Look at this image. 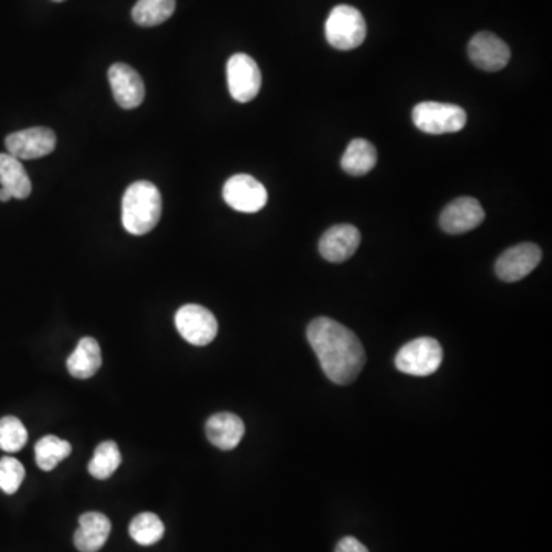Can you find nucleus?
Masks as SVG:
<instances>
[{
	"mask_svg": "<svg viewBox=\"0 0 552 552\" xmlns=\"http://www.w3.org/2000/svg\"><path fill=\"white\" fill-rule=\"evenodd\" d=\"M54 2H63V0H54Z\"/></svg>",
	"mask_w": 552,
	"mask_h": 552,
	"instance_id": "cd10ccee",
	"label": "nucleus"
},
{
	"mask_svg": "<svg viewBox=\"0 0 552 552\" xmlns=\"http://www.w3.org/2000/svg\"><path fill=\"white\" fill-rule=\"evenodd\" d=\"M361 244V234L352 224H338L330 227L319 240V253L330 263H344L350 260Z\"/></svg>",
	"mask_w": 552,
	"mask_h": 552,
	"instance_id": "4468645a",
	"label": "nucleus"
},
{
	"mask_svg": "<svg viewBox=\"0 0 552 552\" xmlns=\"http://www.w3.org/2000/svg\"><path fill=\"white\" fill-rule=\"evenodd\" d=\"M25 479V468L16 457L0 459V490L5 494H14L19 490Z\"/></svg>",
	"mask_w": 552,
	"mask_h": 552,
	"instance_id": "393cba45",
	"label": "nucleus"
},
{
	"mask_svg": "<svg viewBox=\"0 0 552 552\" xmlns=\"http://www.w3.org/2000/svg\"><path fill=\"white\" fill-rule=\"evenodd\" d=\"M260 68L247 54H234L227 62V86L230 96L240 103L252 102L261 89Z\"/></svg>",
	"mask_w": 552,
	"mask_h": 552,
	"instance_id": "0eeeda50",
	"label": "nucleus"
},
{
	"mask_svg": "<svg viewBox=\"0 0 552 552\" xmlns=\"http://www.w3.org/2000/svg\"><path fill=\"white\" fill-rule=\"evenodd\" d=\"M175 0H138L132 8V19L140 27H157L175 13Z\"/></svg>",
	"mask_w": 552,
	"mask_h": 552,
	"instance_id": "aec40b11",
	"label": "nucleus"
},
{
	"mask_svg": "<svg viewBox=\"0 0 552 552\" xmlns=\"http://www.w3.org/2000/svg\"><path fill=\"white\" fill-rule=\"evenodd\" d=\"M540 261H542V250L537 244H517L505 250L497 258L496 275L505 283H517L533 272Z\"/></svg>",
	"mask_w": 552,
	"mask_h": 552,
	"instance_id": "1a4fd4ad",
	"label": "nucleus"
},
{
	"mask_svg": "<svg viewBox=\"0 0 552 552\" xmlns=\"http://www.w3.org/2000/svg\"><path fill=\"white\" fill-rule=\"evenodd\" d=\"M102 350L94 338H82L66 361L69 375L76 379H89L102 367Z\"/></svg>",
	"mask_w": 552,
	"mask_h": 552,
	"instance_id": "f3484780",
	"label": "nucleus"
},
{
	"mask_svg": "<svg viewBox=\"0 0 552 552\" xmlns=\"http://www.w3.org/2000/svg\"><path fill=\"white\" fill-rule=\"evenodd\" d=\"M163 201L157 186L149 181H135L126 189L122 201V223L131 235H146L157 226Z\"/></svg>",
	"mask_w": 552,
	"mask_h": 552,
	"instance_id": "f03ea898",
	"label": "nucleus"
},
{
	"mask_svg": "<svg viewBox=\"0 0 552 552\" xmlns=\"http://www.w3.org/2000/svg\"><path fill=\"white\" fill-rule=\"evenodd\" d=\"M129 534L138 545L151 546L160 542L165 536V525L154 513H142L132 519Z\"/></svg>",
	"mask_w": 552,
	"mask_h": 552,
	"instance_id": "5701e85b",
	"label": "nucleus"
},
{
	"mask_svg": "<svg viewBox=\"0 0 552 552\" xmlns=\"http://www.w3.org/2000/svg\"><path fill=\"white\" fill-rule=\"evenodd\" d=\"M468 56L477 68L496 73L510 63L511 50L496 34L482 31L468 43Z\"/></svg>",
	"mask_w": 552,
	"mask_h": 552,
	"instance_id": "9b49d317",
	"label": "nucleus"
},
{
	"mask_svg": "<svg viewBox=\"0 0 552 552\" xmlns=\"http://www.w3.org/2000/svg\"><path fill=\"white\" fill-rule=\"evenodd\" d=\"M108 79L119 106L134 109L142 105L146 94L145 83L134 68L125 63H114L109 68Z\"/></svg>",
	"mask_w": 552,
	"mask_h": 552,
	"instance_id": "ddd939ff",
	"label": "nucleus"
},
{
	"mask_svg": "<svg viewBox=\"0 0 552 552\" xmlns=\"http://www.w3.org/2000/svg\"><path fill=\"white\" fill-rule=\"evenodd\" d=\"M175 326L184 341L203 347L211 344L218 335V322L214 313L198 304H186L175 315Z\"/></svg>",
	"mask_w": 552,
	"mask_h": 552,
	"instance_id": "423d86ee",
	"label": "nucleus"
},
{
	"mask_svg": "<svg viewBox=\"0 0 552 552\" xmlns=\"http://www.w3.org/2000/svg\"><path fill=\"white\" fill-rule=\"evenodd\" d=\"M483 220H485V211L482 204L476 198L460 197L445 207L439 218V224L447 234L460 235L476 229Z\"/></svg>",
	"mask_w": 552,
	"mask_h": 552,
	"instance_id": "f8f14e48",
	"label": "nucleus"
},
{
	"mask_svg": "<svg viewBox=\"0 0 552 552\" xmlns=\"http://www.w3.org/2000/svg\"><path fill=\"white\" fill-rule=\"evenodd\" d=\"M111 534V520L102 513L80 516L79 529L74 534V545L80 552H97L105 546Z\"/></svg>",
	"mask_w": 552,
	"mask_h": 552,
	"instance_id": "dca6fc26",
	"label": "nucleus"
},
{
	"mask_svg": "<svg viewBox=\"0 0 552 552\" xmlns=\"http://www.w3.org/2000/svg\"><path fill=\"white\" fill-rule=\"evenodd\" d=\"M244 422L234 413H217L206 422V436L214 447L230 451L243 439Z\"/></svg>",
	"mask_w": 552,
	"mask_h": 552,
	"instance_id": "2eb2a0df",
	"label": "nucleus"
},
{
	"mask_svg": "<svg viewBox=\"0 0 552 552\" xmlns=\"http://www.w3.org/2000/svg\"><path fill=\"white\" fill-rule=\"evenodd\" d=\"M27 442V428L19 419L14 416L0 419V450L17 453L27 445Z\"/></svg>",
	"mask_w": 552,
	"mask_h": 552,
	"instance_id": "b1692460",
	"label": "nucleus"
},
{
	"mask_svg": "<svg viewBox=\"0 0 552 552\" xmlns=\"http://www.w3.org/2000/svg\"><path fill=\"white\" fill-rule=\"evenodd\" d=\"M223 198L234 211L255 214L267 203V191L252 175L238 174L224 183Z\"/></svg>",
	"mask_w": 552,
	"mask_h": 552,
	"instance_id": "6e6552de",
	"label": "nucleus"
},
{
	"mask_svg": "<svg viewBox=\"0 0 552 552\" xmlns=\"http://www.w3.org/2000/svg\"><path fill=\"white\" fill-rule=\"evenodd\" d=\"M413 122L425 134H453L467 125V112L451 103L422 102L414 106Z\"/></svg>",
	"mask_w": 552,
	"mask_h": 552,
	"instance_id": "20e7f679",
	"label": "nucleus"
},
{
	"mask_svg": "<svg viewBox=\"0 0 552 552\" xmlns=\"http://www.w3.org/2000/svg\"><path fill=\"white\" fill-rule=\"evenodd\" d=\"M367 36V25L361 11L350 5L333 8L326 22L327 42L336 50L350 51L362 45Z\"/></svg>",
	"mask_w": 552,
	"mask_h": 552,
	"instance_id": "7ed1b4c3",
	"label": "nucleus"
},
{
	"mask_svg": "<svg viewBox=\"0 0 552 552\" xmlns=\"http://www.w3.org/2000/svg\"><path fill=\"white\" fill-rule=\"evenodd\" d=\"M11 194L7 191V189L0 188V201H4V203H7V201L11 200Z\"/></svg>",
	"mask_w": 552,
	"mask_h": 552,
	"instance_id": "bb28decb",
	"label": "nucleus"
},
{
	"mask_svg": "<svg viewBox=\"0 0 552 552\" xmlns=\"http://www.w3.org/2000/svg\"><path fill=\"white\" fill-rule=\"evenodd\" d=\"M310 347L318 356L322 372L333 384L356 381L365 365V352L358 336L332 318L313 319L307 327Z\"/></svg>",
	"mask_w": 552,
	"mask_h": 552,
	"instance_id": "f257e3e1",
	"label": "nucleus"
},
{
	"mask_svg": "<svg viewBox=\"0 0 552 552\" xmlns=\"http://www.w3.org/2000/svg\"><path fill=\"white\" fill-rule=\"evenodd\" d=\"M122 464V453L112 441L102 442L94 451L88 471L94 479L105 480L119 470Z\"/></svg>",
	"mask_w": 552,
	"mask_h": 552,
	"instance_id": "4be33fe9",
	"label": "nucleus"
},
{
	"mask_svg": "<svg viewBox=\"0 0 552 552\" xmlns=\"http://www.w3.org/2000/svg\"><path fill=\"white\" fill-rule=\"evenodd\" d=\"M378 154L375 146L364 138H356L347 146L341 158V166L347 174L361 177L368 174L376 166Z\"/></svg>",
	"mask_w": 552,
	"mask_h": 552,
	"instance_id": "6ab92c4d",
	"label": "nucleus"
},
{
	"mask_svg": "<svg viewBox=\"0 0 552 552\" xmlns=\"http://www.w3.org/2000/svg\"><path fill=\"white\" fill-rule=\"evenodd\" d=\"M73 447L68 441H63L60 437L45 436L36 444V462L37 467L43 471H53L57 465L69 457Z\"/></svg>",
	"mask_w": 552,
	"mask_h": 552,
	"instance_id": "412c9836",
	"label": "nucleus"
},
{
	"mask_svg": "<svg viewBox=\"0 0 552 552\" xmlns=\"http://www.w3.org/2000/svg\"><path fill=\"white\" fill-rule=\"evenodd\" d=\"M444 352L436 339L418 338L399 350L395 364L399 372L411 376H430L441 367Z\"/></svg>",
	"mask_w": 552,
	"mask_h": 552,
	"instance_id": "39448f33",
	"label": "nucleus"
},
{
	"mask_svg": "<svg viewBox=\"0 0 552 552\" xmlns=\"http://www.w3.org/2000/svg\"><path fill=\"white\" fill-rule=\"evenodd\" d=\"M335 552H368V549L355 537H344L339 540Z\"/></svg>",
	"mask_w": 552,
	"mask_h": 552,
	"instance_id": "a878e982",
	"label": "nucleus"
},
{
	"mask_svg": "<svg viewBox=\"0 0 552 552\" xmlns=\"http://www.w3.org/2000/svg\"><path fill=\"white\" fill-rule=\"evenodd\" d=\"M0 188L7 189L11 197L25 200L30 197L33 186L20 160L13 155L0 154Z\"/></svg>",
	"mask_w": 552,
	"mask_h": 552,
	"instance_id": "a211bd4d",
	"label": "nucleus"
},
{
	"mask_svg": "<svg viewBox=\"0 0 552 552\" xmlns=\"http://www.w3.org/2000/svg\"><path fill=\"white\" fill-rule=\"evenodd\" d=\"M57 138L50 128H30L13 132L5 138L8 154L17 160H37L56 149Z\"/></svg>",
	"mask_w": 552,
	"mask_h": 552,
	"instance_id": "9d476101",
	"label": "nucleus"
}]
</instances>
